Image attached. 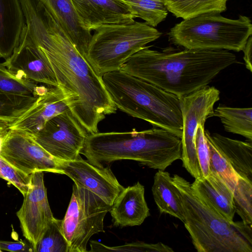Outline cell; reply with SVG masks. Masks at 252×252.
Returning a JSON list of instances; mask_svg holds the SVG:
<instances>
[{"label": "cell", "mask_w": 252, "mask_h": 252, "mask_svg": "<svg viewBox=\"0 0 252 252\" xmlns=\"http://www.w3.org/2000/svg\"><path fill=\"white\" fill-rule=\"evenodd\" d=\"M76 46L87 52L91 31L84 25L71 0H39Z\"/></svg>", "instance_id": "cell-19"}, {"label": "cell", "mask_w": 252, "mask_h": 252, "mask_svg": "<svg viewBox=\"0 0 252 252\" xmlns=\"http://www.w3.org/2000/svg\"><path fill=\"white\" fill-rule=\"evenodd\" d=\"M25 25L19 0H0V59L9 58L19 44Z\"/></svg>", "instance_id": "cell-20"}, {"label": "cell", "mask_w": 252, "mask_h": 252, "mask_svg": "<svg viewBox=\"0 0 252 252\" xmlns=\"http://www.w3.org/2000/svg\"><path fill=\"white\" fill-rule=\"evenodd\" d=\"M182 197L185 227L198 252H252V224L230 222L211 209L193 192L191 184L175 174Z\"/></svg>", "instance_id": "cell-5"}, {"label": "cell", "mask_w": 252, "mask_h": 252, "mask_svg": "<svg viewBox=\"0 0 252 252\" xmlns=\"http://www.w3.org/2000/svg\"><path fill=\"white\" fill-rule=\"evenodd\" d=\"M0 157L30 175L35 171L61 174L60 160L55 158L26 132L8 129L3 137Z\"/></svg>", "instance_id": "cell-11"}, {"label": "cell", "mask_w": 252, "mask_h": 252, "mask_svg": "<svg viewBox=\"0 0 252 252\" xmlns=\"http://www.w3.org/2000/svg\"><path fill=\"white\" fill-rule=\"evenodd\" d=\"M3 137V136H0V153L1 148V145H2V142Z\"/></svg>", "instance_id": "cell-37"}, {"label": "cell", "mask_w": 252, "mask_h": 252, "mask_svg": "<svg viewBox=\"0 0 252 252\" xmlns=\"http://www.w3.org/2000/svg\"><path fill=\"white\" fill-rule=\"evenodd\" d=\"M236 213L242 221L252 223V181L239 176L233 192Z\"/></svg>", "instance_id": "cell-28"}, {"label": "cell", "mask_w": 252, "mask_h": 252, "mask_svg": "<svg viewBox=\"0 0 252 252\" xmlns=\"http://www.w3.org/2000/svg\"><path fill=\"white\" fill-rule=\"evenodd\" d=\"M68 110L69 109L61 89L50 86L8 129L33 135L48 121Z\"/></svg>", "instance_id": "cell-15"}, {"label": "cell", "mask_w": 252, "mask_h": 252, "mask_svg": "<svg viewBox=\"0 0 252 252\" xmlns=\"http://www.w3.org/2000/svg\"><path fill=\"white\" fill-rule=\"evenodd\" d=\"M204 125H199L195 136V144L201 178H206L210 172L209 149L204 134Z\"/></svg>", "instance_id": "cell-33"}, {"label": "cell", "mask_w": 252, "mask_h": 252, "mask_svg": "<svg viewBox=\"0 0 252 252\" xmlns=\"http://www.w3.org/2000/svg\"><path fill=\"white\" fill-rule=\"evenodd\" d=\"M0 249L2 251L12 252H33L32 249L22 241L11 242L0 240Z\"/></svg>", "instance_id": "cell-34"}, {"label": "cell", "mask_w": 252, "mask_h": 252, "mask_svg": "<svg viewBox=\"0 0 252 252\" xmlns=\"http://www.w3.org/2000/svg\"><path fill=\"white\" fill-rule=\"evenodd\" d=\"M37 97L0 92V123L9 127L34 102Z\"/></svg>", "instance_id": "cell-26"}, {"label": "cell", "mask_w": 252, "mask_h": 252, "mask_svg": "<svg viewBox=\"0 0 252 252\" xmlns=\"http://www.w3.org/2000/svg\"><path fill=\"white\" fill-rule=\"evenodd\" d=\"M101 77L117 108L181 138L183 123L179 97L121 70Z\"/></svg>", "instance_id": "cell-4"}, {"label": "cell", "mask_w": 252, "mask_h": 252, "mask_svg": "<svg viewBox=\"0 0 252 252\" xmlns=\"http://www.w3.org/2000/svg\"><path fill=\"white\" fill-rule=\"evenodd\" d=\"M77 14L90 31L106 25L131 22L134 17L117 0H71Z\"/></svg>", "instance_id": "cell-16"}, {"label": "cell", "mask_w": 252, "mask_h": 252, "mask_svg": "<svg viewBox=\"0 0 252 252\" xmlns=\"http://www.w3.org/2000/svg\"><path fill=\"white\" fill-rule=\"evenodd\" d=\"M89 252H173V250L161 242L149 244L136 242L122 246L108 247L96 241L90 243Z\"/></svg>", "instance_id": "cell-31"}, {"label": "cell", "mask_w": 252, "mask_h": 252, "mask_svg": "<svg viewBox=\"0 0 252 252\" xmlns=\"http://www.w3.org/2000/svg\"><path fill=\"white\" fill-rule=\"evenodd\" d=\"M193 193L211 209L232 222L235 213L233 191L215 172L191 184Z\"/></svg>", "instance_id": "cell-18"}, {"label": "cell", "mask_w": 252, "mask_h": 252, "mask_svg": "<svg viewBox=\"0 0 252 252\" xmlns=\"http://www.w3.org/2000/svg\"><path fill=\"white\" fill-rule=\"evenodd\" d=\"M205 136L210 139L241 176L252 181V143L231 139L219 133L211 134L204 130Z\"/></svg>", "instance_id": "cell-21"}, {"label": "cell", "mask_w": 252, "mask_h": 252, "mask_svg": "<svg viewBox=\"0 0 252 252\" xmlns=\"http://www.w3.org/2000/svg\"><path fill=\"white\" fill-rule=\"evenodd\" d=\"M228 0H164L168 12L183 20L199 15L220 13L226 9Z\"/></svg>", "instance_id": "cell-24"}, {"label": "cell", "mask_w": 252, "mask_h": 252, "mask_svg": "<svg viewBox=\"0 0 252 252\" xmlns=\"http://www.w3.org/2000/svg\"><path fill=\"white\" fill-rule=\"evenodd\" d=\"M220 118L224 129L252 140V108H237L219 105L214 110L213 117Z\"/></svg>", "instance_id": "cell-23"}, {"label": "cell", "mask_w": 252, "mask_h": 252, "mask_svg": "<svg viewBox=\"0 0 252 252\" xmlns=\"http://www.w3.org/2000/svg\"><path fill=\"white\" fill-rule=\"evenodd\" d=\"M91 164L104 167L115 161L130 159L149 168L164 170L181 159V139L161 128L127 132L88 134L80 154Z\"/></svg>", "instance_id": "cell-3"}, {"label": "cell", "mask_w": 252, "mask_h": 252, "mask_svg": "<svg viewBox=\"0 0 252 252\" xmlns=\"http://www.w3.org/2000/svg\"><path fill=\"white\" fill-rule=\"evenodd\" d=\"M152 191L160 213L170 215L184 222L181 194L168 172L158 170L154 176Z\"/></svg>", "instance_id": "cell-22"}, {"label": "cell", "mask_w": 252, "mask_h": 252, "mask_svg": "<svg viewBox=\"0 0 252 252\" xmlns=\"http://www.w3.org/2000/svg\"><path fill=\"white\" fill-rule=\"evenodd\" d=\"M16 215L24 237L35 251L36 246L55 218L51 211L44 183L42 171L30 174L28 192Z\"/></svg>", "instance_id": "cell-12"}, {"label": "cell", "mask_w": 252, "mask_h": 252, "mask_svg": "<svg viewBox=\"0 0 252 252\" xmlns=\"http://www.w3.org/2000/svg\"><path fill=\"white\" fill-rule=\"evenodd\" d=\"M30 36L50 63L69 110L89 134L117 108L102 77L39 0H20Z\"/></svg>", "instance_id": "cell-1"}, {"label": "cell", "mask_w": 252, "mask_h": 252, "mask_svg": "<svg viewBox=\"0 0 252 252\" xmlns=\"http://www.w3.org/2000/svg\"><path fill=\"white\" fill-rule=\"evenodd\" d=\"M205 137L209 149L210 170L217 173L233 192L240 175L212 141Z\"/></svg>", "instance_id": "cell-29"}, {"label": "cell", "mask_w": 252, "mask_h": 252, "mask_svg": "<svg viewBox=\"0 0 252 252\" xmlns=\"http://www.w3.org/2000/svg\"><path fill=\"white\" fill-rule=\"evenodd\" d=\"M220 95L219 90L207 85L179 97L183 123L181 160L195 179L201 178L195 144L196 130L199 125H204L208 118L213 117L214 106Z\"/></svg>", "instance_id": "cell-9"}, {"label": "cell", "mask_w": 252, "mask_h": 252, "mask_svg": "<svg viewBox=\"0 0 252 252\" xmlns=\"http://www.w3.org/2000/svg\"><path fill=\"white\" fill-rule=\"evenodd\" d=\"M50 86H38L37 83L18 77L0 63V92L24 95L38 96Z\"/></svg>", "instance_id": "cell-27"}, {"label": "cell", "mask_w": 252, "mask_h": 252, "mask_svg": "<svg viewBox=\"0 0 252 252\" xmlns=\"http://www.w3.org/2000/svg\"><path fill=\"white\" fill-rule=\"evenodd\" d=\"M144 192V187L138 182L120 192L109 211L115 226L140 225L150 216Z\"/></svg>", "instance_id": "cell-17"}, {"label": "cell", "mask_w": 252, "mask_h": 252, "mask_svg": "<svg viewBox=\"0 0 252 252\" xmlns=\"http://www.w3.org/2000/svg\"><path fill=\"white\" fill-rule=\"evenodd\" d=\"M162 33L145 22L102 26L95 30L88 44L87 59L97 74L120 70L132 55L158 39Z\"/></svg>", "instance_id": "cell-7"}, {"label": "cell", "mask_w": 252, "mask_h": 252, "mask_svg": "<svg viewBox=\"0 0 252 252\" xmlns=\"http://www.w3.org/2000/svg\"><path fill=\"white\" fill-rule=\"evenodd\" d=\"M0 178L15 187L23 196L29 190L30 175L13 166L0 157Z\"/></svg>", "instance_id": "cell-32"}, {"label": "cell", "mask_w": 252, "mask_h": 252, "mask_svg": "<svg viewBox=\"0 0 252 252\" xmlns=\"http://www.w3.org/2000/svg\"><path fill=\"white\" fill-rule=\"evenodd\" d=\"M2 252V251L0 249V252Z\"/></svg>", "instance_id": "cell-38"}, {"label": "cell", "mask_w": 252, "mask_h": 252, "mask_svg": "<svg viewBox=\"0 0 252 252\" xmlns=\"http://www.w3.org/2000/svg\"><path fill=\"white\" fill-rule=\"evenodd\" d=\"M111 206L86 188L73 185L71 199L62 229L66 240L68 252H86L92 236L104 232V219Z\"/></svg>", "instance_id": "cell-8"}, {"label": "cell", "mask_w": 252, "mask_h": 252, "mask_svg": "<svg viewBox=\"0 0 252 252\" xmlns=\"http://www.w3.org/2000/svg\"><path fill=\"white\" fill-rule=\"evenodd\" d=\"M34 252H68L62 220L54 218L38 243Z\"/></svg>", "instance_id": "cell-30"}, {"label": "cell", "mask_w": 252, "mask_h": 252, "mask_svg": "<svg viewBox=\"0 0 252 252\" xmlns=\"http://www.w3.org/2000/svg\"><path fill=\"white\" fill-rule=\"evenodd\" d=\"M88 134L68 110L48 121L40 130L32 136L55 158L70 161L80 156Z\"/></svg>", "instance_id": "cell-10"}, {"label": "cell", "mask_w": 252, "mask_h": 252, "mask_svg": "<svg viewBox=\"0 0 252 252\" xmlns=\"http://www.w3.org/2000/svg\"><path fill=\"white\" fill-rule=\"evenodd\" d=\"M2 63L18 77L37 83L58 87L50 63L33 42L25 25L18 45Z\"/></svg>", "instance_id": "cell-13"}, {"label": "cell", "mask_w": 252, "mask_h": 252, "mask_svg": "<svg viewBox=\"0 0 252 252\" xmlns=\"http://www.w3.org/2000/svg\"><path fill=\"white\" fill-rule=\"evenodd\" d=\"M117 0L123 4L134 18H140L153 27L165 20L168 12L164 0Z\"/></svg>", "instance_id": "cell-25"}, {"label": "cell", "mask_w": 252, "mask_h": 252, "mask_svg": "<svg viewBox=\"0 0 252 252\" xmlns=\"http://www.w3.org/2000/svg\"><path fill=\"white\" fill-rule=\"evenodd\" d=\"M167 34L173 44L185 49L240 52L252 35V24L244 15L232 19L206 14L183 20Z\"/></svg>", "instance_id": "cell-6"}, {"label": "cell", "mask_w": 252, "mask_h": 252, "mask_svg": "<svg viewBox=\"0 0 252 252\" xmlns=\"http://www.w3.org/2000/svg\"><path fill=\"white\" fill-rule=\"evenodd\" d=\"M237 62L236 55L227 50L160 52L145 46L120 70L181 97L207 86L221 71Z\"/></svg>", "instance_id": "cell-2"}, {"label": "cell", "mask_w": 252, "mask_h": 252, "mask_svg": "<svg viewBox=\"0 0 252 252\" xmlns=\"http://www.w3.org/2000/svg\"><path fill=\"white\" fill-rule=\"evenodd\" d=\"M244 52L243 59L245 61V63L246 68L251 72L252 71V37L250 36L243 50Z\"/></svg>", "instance_id": "cell-35"}, {"label": "cell", "mask_w": 252, "mask_h": 252, "mask_svg": "<svg viewBox=\"0 0 252 252\" xmlns=\"http://www.w3.org/2000/svg\"><path fill=\"white\" fill-rule=\"evenodd\" d=\"M59 169L75 184L90 190L110 206L125 188L109 167H97L80 156L73 160H61Z\"/></svg>", "instance_id": "cell-14"}, {"label": "cell", "mask_w": 252, "mask_h": 252, "mask_svg": "<svg viewBox=\"0 0 252 252\" xmlns=\"http://www.w3.org/2000/svg\"><path fill=\"white\" fill-rule=\"evenodd\" d=\"M8 130V126L0 123V136H4Z\"/></svg>", "instance_id": "cell-36"}]
</instances>
